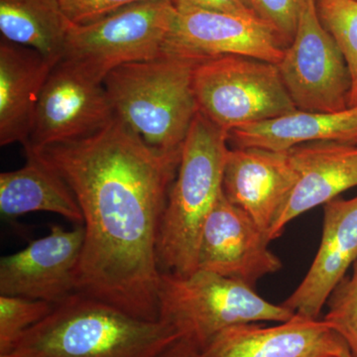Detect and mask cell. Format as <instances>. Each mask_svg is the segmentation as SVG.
Wrapping results in <instances>:
<instances>
[{
  "mask_svg": "<svg viewBox=\"0 0 357 357\" xmlns=\"http://www.w3.org/2000/svg\"><path fill=\"white\" fill-rule=\"evenodd\" d=\"M33 153L64 178L83 213L77 293L159 321L157 243L180 162L116 116L96 133Z\"/></svg>",
  "mask_w": 357,
  "mask_h": 357,
  "instance_id": "6da1fadb",
  "label": "cell"
},
{
  "mask_svg": "<svg viewBox=\"0 0 357 357\" xmlns=\"http://www.w3.org/2000/svg\"><path fill=\"white\" fill-rule=\"evenodd\" d=\"M177 338L163 321L135 318L75 293L54 305L11 352L20 357H157Z\"/></svg>",
  "mask_w": 357,
  "mask_h": 357,
  "instance_id": "7a4b0ae2",
  "label": "cell"
},
{
  "mask_svg": "<svg viewBox=\"0 0 357 357\" xmlns=\"http://www.w3.org/2000/svg\"><path fill=\"white\" fill-rule=\"evenodd\" d=\"M198 63L166 55L121 66L103 79L115 116L148 146L178 162L199 112L192 84Z\"/></svg>",
  "mask_w": 357,
  "mask_h": 357,
  "instance_id": "3957f363",
  "label": "cell"
},
{
  "mask_svg": "<svg viewBox=\"0 0 357 357\" xmlns=\"http://www.w3.org/2000/svg\"><path fill=\"white\" fill-rule=\"evenodd\" d=\"M229 135L199 112L192 121L160 227L161 273L188 276L198 271L199 236L222 192Z\"/></svg>",
  "mask_w": 357,
  "mask_h": 357,
  "instance_id": "277c9868",
  "label": "cell"
},
{
  "mask_svg": "<svg viewBox=\"0 0 357 357\" xmlns=\"http://www.w3.org/2000/svg\"><path fill=\"white\" fill-rule=\"evenodd\" d=\"M159 321L203 351L218 333L241 324L283 323L295 314L263 299L239 282L198 270L188 276L161 273Z\"/></svg>",
  "mask_w": 357,
  "mask_h": 357,
  "instance_id": "5b68a950",
  "label": "cell"
},
{
  "mask_svg": "<svg viewBox=\"0 0 357 357\" xmlns=\"http://www.w3.org/2000/svg\"><path fill=\"white\" fill-rule=\"evenodd\" d=\"M192 84L199 112L229 133L298 109L278 66L259 59L227 55L201 61Z\"/></svg>",
  "mask_w": 357,
  "mask_h": 357,
  "instance_id": "8992f818",
  "label": "cell"
},
{
  "mask_svg": "<svg viewBox=\"0 0 357 357\" xmlns=\"http://www.w3.org/2000/svg\"><path fill=\"white\" fill-rule=\"evenodd\" d=\"M175 11L169 0H153L73 24L60 62L103 82L121 66L164 57Z\"/></svg>",
  "mask_w": 357,
  "mask_h": 357,
  "instance_id": "52a82bcc",
  "label": "cell"
},
{
  "mask_svg": "<svg viewBox=\"0 0 357 357\" xmlns=\"http://www.w3.org/2000/svg\"><path fill=\"white\" fill-rule=\"evenodd\" d=\"M296 107L307 112L349 109L351 77L340 47L321 24L316 0H307L297 31L278 65Z\"/></svg>",
  "mask_w": 357,
  "mask_h": 357,
  "instance_id": "ba28073f",
  "label": "cell"
},
{
  "mask_svg": "<svg viewBox=\"0 0 357 357\" xmlns=\"http://www.w3.org/2000/svg\"><path fill=\"white\" fill-rule=\"evenodd\" d=\"M115 117L103 82L59 62L40 96L25 151L79 139L107 126Z\"/></svg>",
  "mask_w": 357,
  "mask_h": 357,
  "instance_id": "9c48e42d",
  "label": "cell"
},
{
  "mask_svg": "<svg viewBox=\"0 0 357 357\" xmlns=\"http://www.w3.org/2000/svg\"><path fill=\"white\" fill-rule=\"evenodd\" d=\"M270 241L266 232L222 192L202 229L198 270L255 289L260 279L283 267L280 258L268 248Z\"/></svg>",
  "mask_w": 357,
  "mask_h": 357,
  "instance_id": "30bf717a",
  "label": "cell"
},
{
  "mask_svg": "<svg viewBox=\"0 0 357 357\" xmlns=\"http://www.w3.org/2000/svg\"><path fill=\"white\" fill-rule=\"evenodd\" d=\"M284 51L260 20L199 9L176 8L166 45V55L198 62L238 55L278 65Z\"/></svg>",
  "mask_w": 357,
  "mask_h": 357,
  "instance_id": "8fae6325",
  "label": "cell"
},
{
  "mask_svg": "<svg viewBox=\"0 0 357 357\" xmlns=\"http://www.w3.org/2000/svg\"><path fill=\"white\" fill-rule=\"evenodd\" d=\"M83 225L52 227L48 236L0 260V295L59 304L77 293L84 246Z\"/></svg>",
  "mask_w": 357,
  "mask_h": 357,
  "instance_id": "7c38bea8",
  "label": "cell"
},
{
  "mask_svg": "<svg viewBox=\"0 0 357 357\" xmlns=\"http://www.w3.org/2000/svg\"><path fill=\"white\" fill-rule=\"evenodd\" d=\"M296 180L288 151L236 147L227 154L222 192L269 236Z\"/></svg>",
  "mask_w": 357,
  "mask_h": 357,
  "instance_id": "4fadbf2b",
  "label": "cell"
},
{
  "mask_svg": "<svg viewBox=\"0 0 357 357\" xmlns=\"http://www.w3.org/2000/svg\"><path fill=\"white\" fill-rule=\"evenodd\" d=\"M344 340L323 319L295 314L273 326L241 324L225 328L201 357H340Z\"/></svg>",
  "mask_w": 357,
  "mask_h": 357,
  "instance_id": "5bb4252c",
  "label": "cell"
},
{
  "mask_svg": "<svg viewBox=\"0 0 357 357\" xmlns=\"http://www.w3.org/2000/svg\"><path fill=\"white\" fill-rule=\"evenodd\" d=\"M357 260V196L337 198L324 208L318 252L296 290L282 303L295 314L319 319L326 301Z\"/></svg>",
  "mask_w": 357,
  "mask_h": 357,
  "instance_id": "9a60e30c",
  "label": "cell"
},
{
  "mask_svg": "<svg viewBox=\"0 0 357 357\" xmlns=\"http://www.w3.org/2000/svg\"><path fill=\"white\" fill-rule=\"evenodd\" d=\"M297 180L269 231L270 241L303 213L357 187V145L312 142L288 150Z\"/></svg>",
  "mask_w": 357,
  "mask_h": 357,
  "instance_id": "2e32d148",
  "label": "cell"
},
{
  "mask_svg": "<svg viewBox=\"0 0 357 357\" xmlns=\"http://www.w3.org/2000/svg\"><path fill=\"white\" fill-rule=\"evenodd\" d=\"M54 66L28 47L0 43V145L26 144Z\"/></svg>",
  "mask_w": 357,
  "mask_h": 357,
  "instance_id": "e0dca14e",
  "label": "cell"
},
{
  "mask_svg": "<svg viewBox=\"0 0 357 357\" xmlns=\"http://www.w3.org/2000/svg\"><path fill=\"white\" fill-rule=\"evenodd\" d=\"M229 141L236 148L288 151L312 142L357 145V105L344 112H295L234 129Z\"/></svg>",
  "mask_w": 357,
  "mask_h": 357,
  "instance_id": "ac0fdd59",
  "label": "cell"
},
{
  "mask_svg": "<svg viewBox=\"0 0 357 357\" xmlns=\"http://www.w3.org/2000/svg\"><path fill=\"white\" fill-rule=\"evenodd\" d=\"M26 157L22 168L0 174L2 217L13 220L33 211H49L83 225L81 208L64 178L38 154L26 152Z\"/></svg>",
  "mask_w": 357,
  "mask_h": 357,
  "instance_id": "d6986e66",
  "label": "cell"
},
{
  "mask_svg": "<svg viewBox=\"0 0 357 357\" xmlns=\"http://www.w3.org/2000/svg\"><path fill=\"white\" fill-rule=\"evenodd\" d=\"M72 25L57 0H0L2 39L38 52L54 67Z\"/></svg>",
  "mask_w": 357,
  "mask_h": 357,
  "instance_id": "ffe728a7",
  "label": "cell"
},
{
  "mask_svg": "<svg viewBox=\"0 0 357 357\" xmlns=\"http://www.w3.org/2000/svg\"><path fill=\"white\" fill-rule=\"evenodd\" d=\"M321 24L337 42L351 77L349 107L357 93V0H316Z\"/></svg>",
  "mask_w": 357,
  "mask_h": 357,
  "instance_id": "44dd1931",
  "label": "cell"
},
{
  "mask_svg": "<svg viewBox=\"0 0 357 357\" xmlns=\"http://www.w3.org/2000/svg\"><path fill=\"white\" fill-rule=\"evenodd\" d=\"M53 306L45 301L0 295V354L13 351L20 337L48 316Z\"/></svg>",
  "mask_w": 357,
  "mask_h": 357,
  "instance_id": "7402d4cb",
  "label": "cell"
},
{
  "mask_svg": "<svg viewBox=\"0 0 357 357\" xmlns=\"http://www.w3.org/2000/svg\"><path fill=\"white\" fill-rule=\"evenodd\" d=\"M351 269L326 301L323 319L344 340L351 356L357 357V260Z\"/></svg>",
  "mask_w": 357,
  "mask_h": 357,
  "instance_id": "603a6c76",
  "label": "cell"
},
{
  "mask_svg": "<svg viewBox=\"0 0 357 357\" xmlns=\"http://www.w3.org/2000/svg\"><path fill=\"white\" fill-rule=\"evenodd\" d=\"M307 0H248L260 20L272 30L282 46L293 41L301 11Z\"/></svg>",
  "mask_w": 357,
  "mask_h": 357,
  "instance_id": "cb8c5ba5",
  "label": "cell"
},
{
  "mask_svg": "<svg viewBox=\"0 0 357 357\" xmlns=\"http://www.w3.org/2000/svg\"><path fill=\"white\" fill-rule=\"evenodd\" d=\"M73 24H86L126 7L153 0H57ZM171 2V0H169Z\"/></svg>",
  "mask_w": 357,
  "mask_h": 357,
  "instance_id": "d4e9b609",
  "label": "cell"
},
{
  "mask_svg": "<svg viewBox=\"0 0 357 357\" xmlns=\"http://www.w3.org/2000/svg\"><path fill=\"white\" fill-rule=\"evenodd\" d=\"M171 3L178 9H199L260 20L248 0H171Z\"/></svg>",
  "mask_w": 357,
  "mask_h": 357,
  "instance_id": "484cf974",
  "label": "cell"
},
{
  "mask_svg": "<svg viewBox=\"0 0 357 357\" xmlns=\"http://www.w3.org/2000/svg\"><path fill=\"white\" fill-rule=\"evenodd\" d=\"M157 357H201V351L190 342L177 338Z\"/></svg>",
  "mask_w": 357,
  "mask_h": 357,
  "instance_id": "4316f807",
  "label": "cell"
},
{
  "mask_svg": "<svg viewBox=\"0 0 357 357\" xmlns=\"http://www.w3.org/2000/svg\"><path fill=\"white\" fill-rule=\"evenodd\" d=\"M0 357H20V356H17V354H14V352H9V354H0Z\"/></svg>",
  "mask_w": 357,
  "mask_h": 357,
  "instance_id": "83f0119b",
  "label": "cell"
},
{
  "mask_svg": "<svg viewBox=\"0 0 357 357\" xmlns=\"http://www.w3.org/2000/svg\"><path fill=\"white\" fill-rule=\"evenodd\" d=\"M340 357H352L351 354H349V349H345V351L342 352Z\"/></svg>",
  "mask_w": 357,
  "mask_h": 357,
  "instance_id": "f1b7e54d",
  "label": "cell"
},
{
  "mask_svg": "<svg viewBox=\"0 0 357 357\" xmlns=\"http://www.w3.org/2000/svg\"><path fill=\"white\" fill-rule=\"evenodd\" d=\"M356 105H357V93H356V98H354V103H352V107H356Z\"/></svg>",
  "mask_w": 357,
  "mask_h": 357,
  "instance_id": "f546056e",
  "label": "cell"
}]
</instances>
